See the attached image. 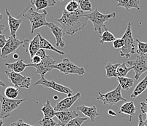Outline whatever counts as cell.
Returning a JSON list of instances; mask_svg holds the SVG:
<instances>
[{"instance_id": "cell-1", "label": "cell", "mask_w": 147, "mask_h": 126, "mask_svg": "<svg viewBox=\"0 0 147 126\" xmlns=\"http://www.w3.org/2000/svg\"><path fill=\"white\" fill-rule=\"evenodd\" d=\"M61 26L64 32L68 35H73L81 31L87 25L88 18L81 10H77L73 13H68L64 10L60 18H56Z\"/></svg>"}, {"instance_id": "cell-2", "label": "cell", "mask_w": 147, "mask_h": 126, "mask_svg": "<svg viewBox=\"0 0 147 126\" xmlns=\"http://www.w3.org/2000/svg\"><path fill=\"white\" fill-rule=\"evenodd\" d=\"M48 13L46 10H44L42 13L35 12L32 7H29L25 10L22 14V16L24 18L29 21L31 25V34H33L36 29L42 26H48L50 28L52 23H49L46 21V15Z\"/></svg>"}, {"instance_id": "cell-3", "label": "cell", "mask_w": 147, "mask_h": 126, "mask_svg": "<svg viewBox=\"0 0 147 126\" xmlns=\"http://www.w3.org/2000/svg\"><path fill=\"white\" fill-rule=\"evenodd\" d=\"M116 15H117V14L115 12L105 15L100 13L97 9H96L94 11L92 12L91 13L86 14V18L92 22L93 26H94V31L100 34H102V30L103 29L105 30V28L107 27L105 25V22L111 19L115 18Z\"/></svg>"}, {"instance_id": "cell-4", "label": "cell", "mask_w": 147, "mask_h": 126, "mask_svg": "<svg viewBox=\"0 0 147 126\" xmlns=\"http://www.w3.org/2000/svg\"><path fill=\"white\" fill-rule=\"evenodd\" d=\"M121 38L124 40V45L120 50V55L121 57L129 58L131 55L136 53V43H137L133 37L130 23H128L126 31Z\"/></svg>"}, {"instance_id": "cell-5", "label": "cell", "mask_w": 147, "mask_h": 126, "mask_svg": "<svg viewBox=\"0 0 147 126\" xmlns=\"http://www.w3.org/2000/svg\"><path fill=\"white\" fill-rule=\"evenodd\" d=\"M26 99H10L5 97L0 93V103H1V112L0 119L5 120L10 116L12 112L16 109Z\"/></svg>"}, {"instance_id": "cell-6", "label": "cell", "mask_w": 147, "mask_h": 126, "mask_svg": "<svg viewBox=\"0 0 147 126\" xmlns=\"http://www.w3.org/2000/svg\"><path fill=\"white\" fill-rule=\"evenodd\" d=\"M53 68L59 70L66 75L75 74V75L81 76V75H84L86 72L84 67H78L75 63L70 61L68 58H64L61 62L53 65Z\"/></svg>"}, {"instance_id": "cell-7", "label": "cell", "mask_w": 147, "mask_h": 126, "mask_svg": "<svg viewBox=\"0 0 147 126\" xmlns=\"http://www.w3.org/2000/svg\"><path fill=\"white\" fill-rule=\"evenodd\" d=\"M98 95L99 96L97 99L102 101L104 105L113 106L121 101H127L126 99H125L121 95V87L119 85L113 91L105 94H102L100 92H98Z\"/></svg>"}, {"instance_id": "cell-8", "label": "cell", "mask_w": 147, "mask_h": 126, "mask_svg": "<svg viewBox=\"0 0 147 126\" xmlns=\"http://www.w3.org/2000/svg\"><path fill=\"white\" fill-rule=\"evenodd\" d=\"M42 85L43 87H48V88L53 89L54 91L61 93L66 94L68 97H71L73 95V92L72 91L71 89H69L67 87H65L62 85L59 84V83H56L55 81L48 80L44 77V76H41L40 79L34 83V85Z\"/></svg>"}, {"instance_id": "cell-9", "label": "cell", "mask_w": 147, "mask_h": 126, "mask_svg": "<svg viewBox=\"0 0 147 126\" xmlns=\"http://www.w3.org/2000/svg\"><path fill=\"white\" fill-rule=\"evenodd\" d=\"M5 73L8 78V80L15 87L25 89H29L30 87L32 79L29 77L23 76L21 74L16 73L13 71H5Z\"/></svg>"}, {"instance_id": "cell-10", "label": "cell", "mask_w": 147, "mask_h": 126, "mask_svg": "<svg viewBox=\"0 0 147 126\" xmlns=\"http://www.w3.org/2000/svg\"><path fill=\"white\" fill-rule=\"evenodd\" d=\"M127 64L135 71V80H138L140 77L147 71V58L145 55H138L135 61H128Z\"/></svg>"}, {"instance_id": "cell-11", "label": "cell", "mask_w": 147, "mask_h": 126, "mask_svg": "<svg viewBox=\"0 0 147 126\" xmlns=\"http://www.w3.org/2000/svg\"><path fill=\"white\" fill-rule=\"evenodd\" d=\"M55 64V61L49 55H46L42 58V61L39 64L34 65L32 63V66L36 69L35 74H38L40 76H45L47 73L51 72L53 69V66Z\"/></svg>"}, {"instance_id": "cell-12", "label": "cell", "mask_w": 147, "mask_h": 126, "mask_svg": "<svg viewBox=\"0 0 147 126\" xmlns=\"http://www.w3.org/2000/svg\"><path fill=\"white\" fill-rule=\"evenodd\" d=\"M24 41H21L17 37H13L10 36L9 38L7 39L6 44L2 49V53L0 57L2 58H7L10 54L15 52L18 48L20 45H23Z\"/></svg>"}, {"instance_id": "cell-13", "label": "cell", "mask_w": 147, "mask_h": 126, "mask_svg": "<svg viewBox=\"0 0 147 126\" xmlns=\"http://www.w3.org/2000/svg\"><path fill=\"white\" fill-rule=\"evenodd\" d=\"M80 98H81V93H77L71 97H67L66 99H64L63 100H61V101L58 102L57 103V105L54 107V109H55L56 112L69 110V109L73 107V105L76 103V101L79 99Z\"/></svg>"}, {"instance_id": "cell-14", "label": "cell", "mask_w": 147, "mask_h": 126, "mask_svg": "<svg viewBox=\"0 0 147 126\" xmlns=\"http://www.w3.org/2000/svg\"><path fill=\"white\" fill-rule=\"evenodd\" d=\"M78 116V113L75 111H61V112H57L56 117L59 120V123L61 126H65L69 121H71L73 119L77 117Z\"/></svg>"}, {"instance_id": "cell-15", "label": "cell", "mask_w": 147, "mask_h": 126, "mask_svg": "<svg viewBox=\"0 0 147 126\" xmlns=\"http://www.w3.org/2000/svg\"><path fill=\"white\" fill-rule=\"evenodd\" d=\"M5 13H6L7 16V21H8V26L10 31V36L13 37H17L16 32L19 29L20 26L22 23V20L20 18H15L12 16L9 13L7 9H5Z\"/></svg>"}, {"instance_id": "cell-16", "label": "cell", "mask_w": 147, "mask_h": 126, "mask_svg": "<svg viewBox=\"0 0 147 126\" xmlns=\"http://www.w3.org/2000/svg\"><path fill=\"white\" fill-rule=\"evenodd\" d=\"M50 29L52 34H53V36L55 37L56 46H57V47H65V42H64L63 39H62V37H63V36H65L66 34L64 32V31L61 29V28H60L59 26H57V24H54V23H52V25L50 27Z\"/></svg>"}, {"instance_id": "cell-17", "label": "cell", "mask_w": 147, "mask_h": 126, "mask_svg": "<svg viewBox=\"0 0 147 126\" xmlns=\"http://www.w3.org/2000/svg\"><path fill=\"white\" fill-rule=\"evenodd\" d=\"M77 109L86 115V117L89 118L92 123H94L96 117L99 116V113L97 111V108L95 106H92V107H86V106H80L77 107Z\"/></svg>"}, {"instance_id": "cell-18", "label": "cell", "mask_w": 147, "mask_h": 126, "mask_svg": "<svg viewBox=\"0 0 147 126\" xmlns=\"http://www.w3.org/2000/svg\"><path fill=\"white\" fill-rule=\"evenodd\" d=\"M5 66H7V68L10 69L11 71H14L16 73L21 74V72H23V71L26 69V67H30V66H32V63L26 64L24 62V59H20V60L17 61L16 62H14V63H5Z\"/></svg>"}, {"instance_id": "cell-19", "label": "cell", "mask_w": 147, "mask_h": 126, "mask_svg": "<svg viewBox=\"0 0 147 126\" xmlns=\"http://www.w3.org/2000/svg\"><path fill=\"white\" fill-rule=\"evenodd\" d=\"M136 112V108L135 106L133 101H128L127 103H125L121 107H120L119 113L125 114L129 116V122L132 121L133 117H134L135 114Z\"/></svg>"}, {"instance_id": "cell-20", "label": "cell", "mask_w": 147, "mask_h": 126, "mask_svg": "<svg viewBox=\"0 0 147 126\" xmlns=\"http://www.w3.org/2000/svg\"><path fill=\"white\" fill-rule=\"evenodd\" d=\"M30 3L35 7L37 11H39L44 10L49 7L55 6L57 2L55 0H30Z\"/></svg>"}, {"instance_id": "cell-21", "label": "cell", "mask_w": 147, "mask_h": 126, "mask_svg": "<svg viewBox=\"0 0 147 126\" xmlns=\"http://www.w3.org/2000/svg\"><path fill=\"white\" fill-rule=\"evenodd\" d=\"M117 7H122L126 10H129L132 8H135L138 10H141L140 1L139 0H117Z\"/></svg>"}, {"instance_id": "cell-22", "label": "cell", "mask_w": 147, "mask_h": 126, "mask_svg": "<svg viewBox=\"0 0 147 126\" xmlns=\"http://www.w3.org/2000/svg\"><path fill=\"white\" fill-rule=\"evenodd\" d=\"M40 33H37V35L33 38L30 42L29 46V53L31 58L37 54V53L40 50Z\"/></svg>"}, {"instance_id": "cell-23", "label": "cell", "mask_w": 147, "mask_h": 126, "mask_svg": "<svg viewBox=\"0 0 147 126\" xmlns=\"http://www.w3.org/2000/svg\"><path fill=\"white\" fill-rule=\"evenodd\" d=\"M147 88V75L144 78V79L140 82L135 87L134 91L131 93L130 97L132 99H136L138 96L144 92Z\"/></svg>"}, {"instance_id": "cell-24", "label": "cell", "mask_w": 147, "mask_h": 126, "mask_svg": "<svg viewBox=\"0 0 147 126\" xmlns=\"http://www.w3.org/2000/svg\"><path fill=\"white\" fill-rule=\"evenodd\" d=\"M40 49H43V50H51V51L56 52L57 53L60 54V55H65V53L61 50H57L55 48V47H53V45H51V42H49L47 39H45L41 36L40 33Z\"/></svg>"}, {"instance_id": "cell-25", "label": "cell", "mask_w": 147, "mask_h": 126, "mask_svg": "<svg viewBox=\"0 0 147 126\" xmlns=\"http://www.w3.org/2000/svg\"><path fill=\"white\" fill-rule=\"evenodd\" d=\"M41 111L43 113L44 117L46 118L54 117L56 116V113H57L54 108L51 104V102L49 100L46 101V102H45L43 107L41 108Z\"/></svg>"}, {"instance_id": "cell-26", "label": "cell", "mask_w": 147, "mask_h": 126, "mask_svg": "<svg viewBox=\"0 0 147 126\" xmlns=\"http://www.w3.org/2000/svg\"><path fill=\"white\" fill-rule=\"evenodd\" d=\"M119 84L121 87V89L124 91H129L131 87H133L135 83V79L132 78L127 77H117Z\"/></svg>"}, {"instance_id": "cell-27", "label": "cell", "mask_w": 147, "mask_h": 126, "mask_svg": "<svg viewBox=\"0 0 147 126\" xmlns=\"http://www.w3.org/2000/svg\"><path fill=\"white\" fill-rule=\"evenodd\" d=\"M119 66V63H108V64L105 65V69L106 71V76L105 77L107 78L117 77V71Z\"/></svg>"}, {"instance_id": "cell-28", "label": "cell", "mask_w": 147, "mask_h": 126, "mask_svg": "<svg viewBox=\"0 0 147 126\" xmlns=\"http://www.w3.org/2000/svg\"><path fill=\"white\" fill-rule=\"evenodd\" d=\"M100 43L102 45L105 42H113L117 38L115 37V36L111 31H108V28L106 27L100 37Z\"/></svg>"}, {"instance_id": "cell-29", "label": "cell", "mask_w": 147, "mask_h": 126, "mask_svg": "<svg viewBox=\"0 0 147 126\" xmlns=\"http://www.w3.org/2000/svg\"><path fill=\"white\" fill-rule=\"evenodd\" d=\"M19 91L16 87H7L5 91V97L10 99H16L18 97Z\"/></svg>"}, {"instance_id": "cell-30", "label": "cell", "mask_w": 147, "mask_h": 126, "mask_svg": "<svg viewBox=\"0 0 147 126\" xmlns=\"http://www.w3.org/2000/svg\"><path fill=\"white\" fill-rule=\"evenodd\" d=\"M133 70V69L129 67H127L125 63H123L121 64H119L118 66L117 71V77H127V74L129 73V71Z\"/></svg>"}, {"instance_id": "cell-31", "label": "cell", "mask_w": 147, "mask_h": 126, "mask_svg": "<svg viewBox=\"0 0 147 126\" xmlns=\"http://www.w3.org/2000/svg\"><path fill=\"white\" fill-rule=\"evenodd\" d=\"M138 44V50L136 53L138 55H145L147 54V43L141 42L139 39H136Z\"/></svg>"}, {"instance_id": "cell-32", "label": "cell", "mask_w": 147, "mask_h": 126, "mask_svg": "<svg viewBox=\"0 0 147 126\" xmlns=\"http://www.w3.org/2000/svg\"><path fill=\"white\" fill-rule=\"evenodd\" d=\"M79 7L83 12H91L92 11V4L90 0H78Z\"/></svg>"}, {"instance_id": "cell-33", "label": "cell", "mask_w": 147, "mask_h": 126, "mask_svg": "<svg viewBox=\"0 0 147 126\" xmlns=\"http://www.w3.org/2000/svg\"><path fill=\"white\" fill-rule=\"evenodd\" d=\"M89 120L88 117H77L74 118L71 121H69L65 126H81L83 123Z\"/></svg>"}, {"instance_id": "cell-34", "label": "cell", "mask_w": 147, "mask_h": 126, "mask_svg": "<svg viewBox=\"0 0 147 126\" xmlns=\"http://www.w3.org/2000/svg\"><path fill=\"white\" fill-rule=\"evenodd\" d=\"M78 7H79L78 2L76 1V0H71L70 2H69L67 4L65 10L67 12H68V13H73V12H75L76 10H78Z\"/></svg>"}, {"instance_id": "cell-35", "label": "cell", "mask_w": 147, "mask_h": 126, "mask_svg": "<svg viewBox=\"0 0 147 126\" xmlns=\"http://www.w3.org/2000/svg\"><path fill=\"white\" fill-rule=\"evenodd\" d=\"M41 126H61L59 123L53 120L52 118L43 117L39 122Z\"/></svg>"}, {"instance_id": "cell-36", "label": "cell", "mask_w": 147, "mask_h": 126, "mask_svg": "<svg viewBox=\"0 0 147 126\" xmlns=\"http://www.w3.org/2000/svg\"><path fill=\"white\" fill-rule=\"evenodd\" d=\"M124 45V40L122 38H119V39H116L113 42V47L115 49H121Z\"/></svg>"}, {"instance_id": "cell-37", "label": "cell", "mask_w": 147, "mask_h": 126, "mask_svg": "<svg viewBox=\"0 0 147 126\" xmlns=\"http://www.w3.org/2000/svg\"><path fill=\"white\" fill-rule=\"evenodd\" d=\"M10 126H37V125H29L24 122V120L20 119V120H17V121L14 122L10 125Z\"/></svg>"}, {"instance_id": "cell-38", "label": "cell", "mask_w": 147, "mask_h": 126, "mask_svg": "<svg viewBox=\"0 0 147 126\" xmlns=\"http://www.w3.org/2000/svg\"><path fill=\"white\" fill-rule=\"evenodd\" d=\"M41 61H42V58L38 55H37V54L31 58V63H32L34 65L39 64Z\"/></svg>"}, {"instance_id": "cell-39", "label": "cell", "mask_w": 147, "mask_h": 126, "mask_svg": "<svg viewBox=\"0 0 147 126\" xmlns=\"http://www.w3.org/2000/svg\"><path fill=\"white\" fill-rule=\"evenodd\" d=\"M141 111L142 113L146 114L147 116V99L145 101L141 103Z\"/></svg>"}, {"instance_id": "cell-40", "label": "cell", "mask_w": 147, "mask_h": 126, "mask_svg": "<svg viewBox=\"0 0 147 126\" xmlns=\"http://www.w3.org/2000/svg\"><path fill=\"white\" fill-rule=\"evenodd\" d=\"M7 42V39L4 34H0V49H2L5 45Z\"/></svg>"}, {"instance_id": "cell-41", "label": "cell", "mask_w": 147, "mask_h": 126, "mask_svg": "<svg viewBox=\"0 0 147 126\" xmlns=\"http://www.w3.org/2000/svg\"><path fill=\"white\" fill-rule=\"evenodd\" d=\"M29 43H30V41H29L28 39H24V44H23V47H24V48L25 49V51H26V52L29 51Z\"/></svg>"}, {"instance_id": "cell-42", "label": "cell", "mask_w": 147, "mask_h": 126, "mask_svg": "<svg viewBox=\"0 0 147 126\" xmlns=\"http://www.w3.org/2000/svg\"><path fill=\"white\" fill-rule=\"evenodd\" d=\"M138 126H146L144 123V120H143V117L141 114H140L138 116Z\"/></svg>"}, {"instance_id": "cell-43", "label": "cell", "mask_w": 147, "mask_h": 126, "mask_svg": "<svg viewBox=\"0 0 147 126\" xmlns=\"http://www.w3.org/2000/svg\"><path fill=\"white\" fill-rule=\"evenodd\" d=\"M5 29V25L0 24V34H3V31Z\"/></svg>"}, {"instance_id": "cell-44", "label": "cell", "mask_w": 147, "mask_h": 126, "mask_svg": "<svg viewBox=\"0 0 147 126\" xmlns=\"http://www.w3.org/2000/svg\"><path fill=\"white\" fill-rule=\"evenodd\" d=\"M108 115H111V116H117V113L114 112V111H113V110L110 109V110H108Z\"/></svg>"}, {"instance_id": "cell-45", "label": "cell", "mask_w": 147, "mask_h": 126, "mask_svg": "<svg viewBox=\"0 0 147 126\" xmlns=\"http://www.w3.org/2000/svg\"><path fill=\"white\" fill-rule=\"evenodd\" d=\"M18 58H19V55H18V53L13 54V58H14V59H18Z\"/></svg>"}, {"instance_id": "cell-46", "label": "cell", "mask_w": 147, "mask_h": 126, "mask_svg": "<svg viewBox=\"0 0 147 126\" xmlns=\"http://www.w3.org/2000/svg\"><path fill=\"white\" fill-rule=\"evenodd\" d=\"M0 86H2V87H5L6 86L5 83H4L2 81H1V79H0Z\"/></svg>"}, {"instance_id": "cell-47", "label": "cell", "mask_w": 147, "mask_h": 126, "mask_svg": "<svg viewBox=\"0 0 147 126\" xmlns=\"http://www.w3.org/2000/svg\"><path fill=\"white\" fill-rule=\"evenodd\" d=\"M4 123H5V122L3 121V120H2V119H0V126L3 125Z\"/></svg>"}, {"instance_id": "cell-48", "label": "cell", "mask_w": 147, "mask_h": 126, "mask_svg": "<svg viewBox=\"0 0 147 126\" xmlns=\"http://www.w3.org/2000/svg\"><path fill=\"white\" fill-rule=\"evenodd\" d=\"M3 18V15H2V13H0V20H2Z\"/></svg>"}, {"instance_id": "cell-49", "label": "cell", "mask_w": 147, "mask_h": 126, "mask_svg": "<svg viewBox=\"0 0 147 126\" xmlns=\"http://www.w3.org/2000/svg\"><path fill=\"white\" fill-rule=\"evenodd\" d=\"M144 123H145V125L147 126V116H146V120L144 121Z\"/></svg>"}, {"instance_id": "cell-50", "label": "cell", "mask_w": 147, "mask_h": 126, "mask_svg": "<svg viewBox=\"0 0 147 126\" xmlns=\"http://www.w3.org/2000/svg\"><path fill=\"white\" fill-rule=\"evenodd\" d=\"M53 99L57 100V99H58V96H57V95H54V96H53Z\"/></svg>"}, {"instance_id": "cell-51", "label": "cell", "mask_w": 147, "mask_h": 126, "mask_svg": "<svg viewBox=\"0 0 147 126\" xmlns=\"http://www.w3.org/2000/svg\"><path fill=\"white\" fill-rule=\"evenodd\" d=\"M56 2H57V1H59V2H63L64 0H55Z\"/></svg>"}]
</instances>
